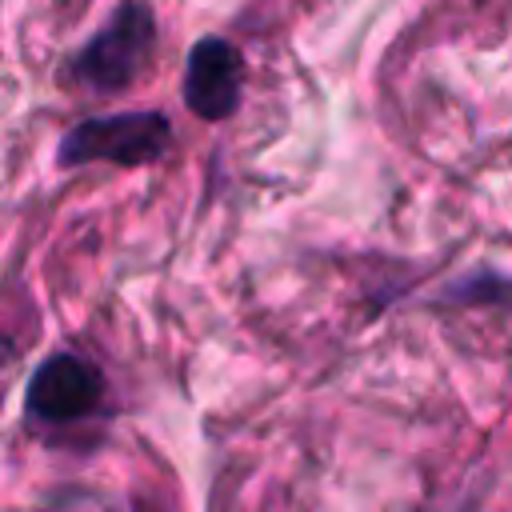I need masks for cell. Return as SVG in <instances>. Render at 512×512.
<instances>
[{
  "mask_svg": "<svg viewBox=\"0 0 512 512\" xmlns=\"http://www.w3.org/2000/svg\"><path fill=\"white\" fill-rule=\"evenodd\" d=\"M12 356V348H8V340H0V368H4V360Z\"/></svg>",
  "mask_w": 512,
  "mask_h": 512,
  "instance_id": "5",
  "label": "cell"
},
{
  "mask_svg": "<svg viewBox=\"0 0 512 512\" xmlns=\"http://www.w3.org/2000/svg\"><path fill=\"white\" fill-rule=\"evenodd\" d=\"M24 404H28V416L40 424H52V428L80 424L104 404V376L92 360L76 352H52L32 372Z\"/></svg>",
  "mask_w": 512,
  "mask_h": 512,
  "instance_id": "3",
  "label": "cell"
},
{
  "mask_svg": "<svg viewBox=\"0 0 512 512\" xmlns=\"http://www.w3.org/2000/svg\"><path fill=\"white\" fill-rule=\"evenodd\" d=\"M156 52V16L148 0H124L108 16V24L88 36L72 60L68 80L88 92H124Z\"/></svg>",
  "mask_w": 512,
  "mask_h": 512,
  "instance_id": "2",
  "label": "cell"
},
{
  "mask_svg": "<svg viewBox=\"0 0 512 512\" xmlns=\"http://www.w3.org/2000/svg\"><path fill=\"white\" fill-rule=\"evenodd\" d=\"M168 148H172V120L156 108H128V112L76 120L60 136L56 160L64 168H84V164L144 168L168 156Z\"/></svg>",
  "mask_w": 512,
  "mask_h": 512,
  "instance_id": "1",
  "label": "cell"
},
{
  "mask_svg": "<svg viewBox=\"0 0 512 512\" xmlns=\"http://www.w3.org/2000/svg\"><path fill=\"white\" fill-rule=\"evenodd\" d=\"M244 92V56L224 36H200L184 68V104L200 120H228Z\"/></svg>",
  "mask_w": 512,
  "mask_h": 512,
  "instance_id": "4",
  "label": "cell"
}]
</instances>
